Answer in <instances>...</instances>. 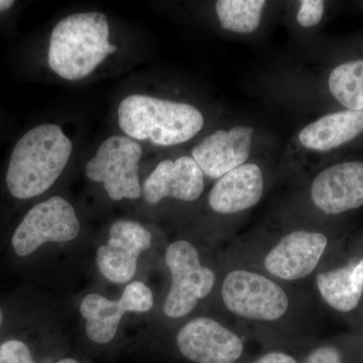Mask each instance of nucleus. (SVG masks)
<instances>
[{"label":"nucleus","mask_w":363,"mask_h":363,"mask_svg":"<svg viewBox=\"0 0 363 363\" xmlns=\"http://www.w3.org/2000/svg\"><path fill=\"white\" fill-rule=\"evenodd\" d=\"M238 330L278 341H307L319 330L322 308L311 289L288 285L224 257L214 294Z\"/></svg>","instance_id":"nucleus-1"},{"label":"nucleus","mask_w":363,"mask_h":363,"mask_svg":"<svg viewBox=\"0 0 363 363\" xmlns=\"http://www.w3.org/2000/svg\"><path fill=\"white\" fill-rule=\"evenodd\" d=\"M342 241L332 229L295 227L229 247L225 257L281 283L310 288L315 272Z\"/></svg>","instance_id":"nucleus-2"},{"label":"nucleus","mask_w":363,"mask_h":363,"mask_svg":"<svg viewBox=\"0 0 363 363\" xmlns=\"http://www.w3.org/2000/svg\"><path fill=\"white\" fill-rule=\"evenodd\" d=\"M73 152V143L57 124L35 126L14 145L6 182L13 197L32 199L58 180Z\"/></svg>","instance_id":"nucleus-3"},{"label":"nucleus","mask_w":363,"mask_h":363,"mask_svg":"<svg viewBox=\"0 0 363 363\" xmlns=\"http://www.w3.org/2000/svg\"><path fill=\"white\" fill-rule=\"evenodd\" d=\"M116 50L109 42V23L104 13H73L52 30L48 63L65 80H82Z\"/></svg>","instance_id":"nucleus-4"},{"label":"nucleus","mask_w":363,"mask_h":363,"mask_svg":"<svg viewBox=\"0 0 363 363\" xmlns=\"http://www.w3.org/2000/svg\"><path fill=\"white\" fill-rule=\"evenodd\" d=\"M118 124L131 140L172 147L197 135L204 126V116L191 104L133 94L119 104Z\"/></svg>","instance_id":"nucleus-5"},{"label":"nucleus","mask_w":363,"mask_h":363,"mask_svg":"<svg viewBox=\"0 0 363 363\" xmlns=\"http://www.w3.org/2000/svg\"><path fill=\"white\" fill-rule=\"evenodd\" d=\"M310 289L322 310L363 330L362 240L342 241L315 272Z\"/></svg>","instance_id":"nucleus-6"},{"label":"nucleus","mask_w":363,"mask_h":363,"mask_svg":"<svg viewBox=\"0 0 363 363\" xmlns=\"http://www.w3.org/2000/svg\"><path fill=\"white\" fill-rule=\"evenodd\" d=\"M164 262L171 274V285L162 312L169 319L187 317L202 301L216 292L221 269L204 264L201 252L191 241L178 240L169 243Z\"/></svg>","instance_id":"nucleus-7"},{"label":"nucleus","mask_w":363,"mask_h":363,"mask_svg":"<svg viewBox=\"0 0 363 363\" xmlns=\"http://www.w3.org/2000/svg\"><path fill=\"white\" fill-rule=\"evenodd\" d=\"M142 145L128 136L113 135L98 147L96 155L86 164L85 174L91 181L104 184L113 201L138 199L143 189L138 179Z\"/></svg>","instance_id":"nucleus-8"},{"label":"nucleus","mask_w":363,"mask_h":363,"mask_svg":"<svg viewBox=\"0 0 363 363\" xmlns=\"http://www.w3.org/2000/svg\"><path fill=\"white\" fill-rule=\"evenodd\" d=\"M184 357L194 363H236L245 352L241 331L225 319L198 316L186 322L176 334Z\"/></svg>","instance_id":"nucleus-9"},{"label":"nucleus","mask_w":363,"mask_h":363,"mask_svg":"<svg viewBox=\"0 0 363 363\" xmlns=\"http://www.w3.org/2000/svg\"><path fill=\"white\" fill-rule=\"evenodd\" d=\"M80 222L70 203L60 196L33 206L14 230L11 245L21 257L48 242H68L77 238Z\"/></svg>","instance_id":"nucleus-10"},{"label":"nucleus","mask_w":363,"mask_h":363,"mask_svg":"<svg viewBox=\"0 0 363 363\" xmlns=\"http://www.w3.org/2000/svg\"><path fill=\"white\" fill-rule=\"evenodd\" d=\"M309 201L325 218H337L363 207V161L347 160L319 172L310 184Z\"/></svg>","instance_id":"nucleus-11"},{"label":"nucleus","mask_w":363,"mask_h":363,"mask_svg":"<svg viewBox=\"0 0 363 363\" xmlns=\"http://www.w3.org/2000/svg\"><path fill=\"white\" fill-rule=\"evenodd\" d=\"M152 245V233L142 224L133 220L114 222L106 245L98 248V269L109 281L126 283L135 277L138 257Z\"/></svg>","instance_id":"nucleus-12"},{"label":"nucleus","mask_w":363,"mask_h":363,"mask_svg":"<svg viewBox=\"0 0 363 363\" xmlns=\"http://www.w3.org/2000/svg\"><path fill=\"white\" fill-rule=\"evenodd\" d=\"M255 130L252 126L236 125L215 131L203 138L192 150L193 160L204 176L218 180L247 162Z\"/></svg>","instance_id":"nucleus-13"},{"label":"nucleus","mask_w":363,"mask_h":363,"mask_svg":"<svg viewBox=\"0 0 363 363\" xmlns=\"http://www.w3.org/2000/svg\"><path fill=\"white\" fill-rule=\"evenodd\" d=\"M204 174L192 157L164 160L143 183L145 201L155 205L166 199L197 201L205 189Z\"/></svg>","instance_id":"nucleus-14"},{"label":"nucleus","mask_w":363,"mask_h":363,"mask_svg":"<svg viewBox=\"0 0 363 363\" xmlns=\"http://www.w3.org/2000/svg\"><path fill=\"white\" fill-rule=\"evenodd\" d=\"M266 184L259 164L245 162L215 182L208 195V206L221 216L245 213L262 201Z\"/></svg>","instance_id":"nucleus-15"},{"label":"nucleus","mask_w":363,"mask_h":363,"mask_svg":"<svg viewBox=\"0 0 363 363\" xmlns=\"http://www.w3.org/2000/svg\"><path fill=\"white\" fill-rule=\"evenodd\" d=\"M363 136V111L330 112L307 124L298 133V143L314 152L340 149Z\"/></svg>","instance_id":"nucleus-16"},{"label":"nucleus","mask_w":363,"mask_h":363,"mask_svg":"<svg viewBox=\"0 0 363 363\" xmlns=\"http://www.w3.org/2000/svg\"><path fill=\"white\" fill-rule=\"evenodd\" d=\"M80 313L90 340L106 344L113 340L126 309L121 298L109 300L99 294H89L81 302Z\"/></svg>","instance_id":"nucleus-17"},{"label":"nucleus","mask_w":363,"mask_h":363,"mask_svg":"<svg viewBox=\"0 0 363 363\" xmlns=\"http://www.w3.org/2000/svg\"><path fill=\"white\" fill-rule=\"evenodd\" d=\"M327 88L343 109L363 111V59L334 67L327 77Z\"/></svg>","instance_id":"nucleus-18"},{"label":"nucleus","mask_w":363,"mask_h":363,"mask_svg":"<svg viewBox=\"0 0 363 363\" xmlns=\"http://www.w3.org/2000/svg\"><path fill=\"white\" fill-rule=\"evenodd\" d=\"M266 6L264 0H219L215 9L223 30L247 35L259 28Z\"/></svg>","instance_id":"nucleus-19"},{"label":"nucleus","mask_w":363,"mask_h":363,"mask_svg":"<svg viewBox=\"0 0 363 363\" xmlns=\"http://www.w3.org/2000/svg\"><path fill=\"white\" fill-rule=\"evenodd\" d=\"M121 300L126 312L145 313L154 308L155 298L152 290L140 281H133L124 289Z\"/></svg>","instance_id":"nucleus-20"},{"label":"nucleus","mask_w":363,"mask_h":363,"mask_svg":"<svg viewBox=\"0 0 363 363\" xmlns=\"http://www.w3.org/2000/svg\"><path fill=\"white\" fill-rule=\"evenodd\" d=\"M300 363H345V357L340 343L327 340L314 344Z\"/></svg>","instance_id":"nucleus-21"},{"label":"nucleus","mask_w":363,"mask_h":363,"mask_svg":"<svg viewBox=\"0 0 363 363\" xmlns=\"http://www.w3.org/2000/svg\"><path fill=\"white\" fill-rule=\"evenodd\" d=\"M0 363H37L25 342L11 339L0 345Z\"/></svg>","instance_id":"nucleus-22"},{"label":"nucleus","mask_w":363,"mask_h":363,"mask_svg":"<svg viewBox=\"0 0 363 363\" xmlns=\"http://www.w3.org/2000/svg\"><path fill=\"white\" fill-rule=\"evenodd\" d=\"M297 13L298 25L303 28H313L321 23L325 13V1L322 0H302L298 2Z\"/></svg>","instance_id":"nucleus-23"},{"label":"nucleus","mask_w":363,"mask_h":363,"mask_svg":"<svg viewBox=\"0 0 363 363\" xmlns=\"http://www.w3.org/2000/svg\"><path fill=\"white\" fill-rule=\"evenodd\" d=\"M250 363H300L292 353L281 350L267 351Z\"/></svg>","instance_id":"nucleus-24"},{"label":"nucleus","mask_w":363,"mask_h":363,"mask_svg":"<svg viewBox=\"0 0 363 363\" xmlns=\"http://www.w3.org/2000/svg\"><path fill=\"white\" fill-rule=\"evenodd\" d=\"M14 4L16 2L13 1V0H0V13L9 11V9L14 6Z\"/></svg>","instance_id":"nucleus-25"},{"label":"nucleus","mask_w":363,"mask_h":363,"mask_svg":"<svg viewBox=\"0 0 363 363\" xmlns=\"http://www.w3.org/2000/svg\"><path fill=\"white\" fill-rule=\"evenodd\" d=\"M57 363H79L77 360L73 359V358H64V359L60 360Z\"/></svg>","instance_id":"nucleus-26"},{"label":"nucleus","mask_w":363,"mask_h":363,"mask_svg":"<svg viewBox=\"0 0 363 363\" xmlns=\"http://www.w3.org/2000/svg\"><path fill=\"white\" fill-rule=\"evenodd\" d=\"M2 322H4V312H2L1 308H0V329H1Z\"/></svg>","instance_id":"nucleus-27"},{"label":"nucleus","mask_w":363,"mask_h":363,"mask_svg":"<svg viewBox=\"0 0 363 363\" xmlns=\"http://www.w3.org/2000/svg\"><path fill=\"white\" fill-rule=\"evenodd\" d=\"M362 247H363V238H362Z\"/></svg>","instance_id":"nucleus-28"}]
</instances>
